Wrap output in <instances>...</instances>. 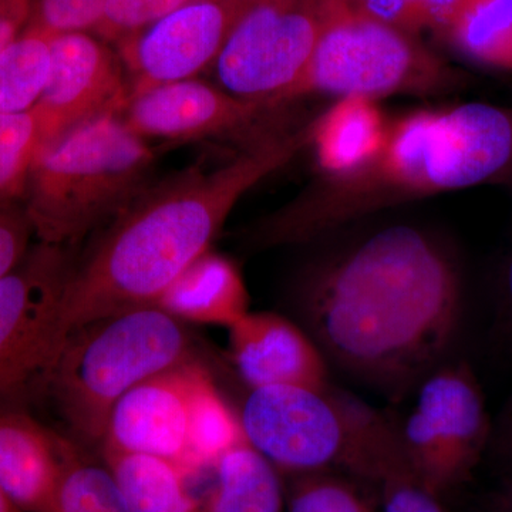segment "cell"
Wrapping results in <instances>:
<instances>
[{"label":"cell","instance_id":"obj_24","mask_svg":"<svg viewBox=\"0 0 512 512\" xmlns=\"http://www.w3.org/2000/svg\"><path fill=\"white\" fill-rule=\"evenodd\" d=\"M52 37L26 28L0 52V116L36 106L49 79Z\"/></svg>","mask_w":512,"mask_h":512},{"label":"cell","instance_id":"obj_5","mask_svg":"<svg viewBox=\"0 0 512 512\" xmlns=\"http://www.w3.org/2000/svg\"><path fill=\"white\" fill-rule=\"evenodd\" d=\"M239 419L249 446L296 476L338 467L379 484L409 463L399 427L330 386L249 390Z\"/></svg>","mask_w":512,"mask_h":512},{"label":"cell","instance_id":"obj_26","mask_svg":"<svg viewBox=\"0 0 512 512\" xmlns=\"http://www.w3.org/2000/svg\"><path fill=\"white\" fill-rule=\"evenodd\" d=\"M288 512H377L353 485L326 471L298 474L288 495Z\"/></svg>","mask_w":512,"mask_h":512},{"label":"cell","instance_id":"obj_7","mask_svg":"<svg viewBox=\"0 0 512 512\" xmlns=\"http://www.w3.org/2000/svg\"><path fill=\"white\" fill-rule=\"evenodd\" d=\"M466 74L448 66L404 32L349 0L323 29L305 69L274 101L311 94L336 97L431 96L466 84Z\"/></svg>","mask_w":512,"mask_h":512},{"label":"cell","instance_id":"obj_21","mask_svg":"<svg viewBox=\"0 0 512 512\" xmlns=\"http://www.w3.org/2000/svg\"><path fill=\"white\" fill-rule=\"evenodd\" d=\"M441 33L468 62L512 73V0H458Z\"/></svg>","mask_w":512,"mask_h":512},{"label":"cell","instance_id":"obj_32","mask_svg":"<svg viewBox=\"0 0 512 512\" xmlns=\"http://www.w3.org/2000/svg\"><path fill=\"white\" fill-rule=\"evenodd\" d=\"M32 10L33 0H0V52L25 32Z\"/></svg>","mask_w":512,"mask_h":512},{"label":"cell","instance_id":"obj_8","mask_svg":"<svg viewBox=\"0 0 512 512\" xmlns=\"http://www.w3.org/2000/svg\"><path fill=\"white\" fill-rule=\"evenodd\" d=\"M70 268L66 248L39 242L0 279V412L28 410L49 393L64 345L60 303Z\"/></svg>","mask_w":512,"mask_h":512},{"label":"cell","instance_id":"obj_17","mask_svg":"<svg viewBox=\"0 0 512 512\" xmlns=\"http://www.w3.org/2000/svg\"><path fill=\"white\" fill-rule=\"evenodd\" d=\"M156 305L183 323L229 329L249 312V295L234 262L208 251L163 293Z\"/></svg>","mask_w":512,"mask_h":512},{"label":"cell","instance_id":"obj_33","mask_svg":"<svg viewBox=\"0 0 512 512\" xmlns=\"http://www.w3.org/2000/svg\"><path fill=\"white\" fill-rule=\"evenodd\" d=\"M495 332L505 348L512 353V248L501 274Z\"/></svg>","mask_w":512,"mask_h":512},{"label":"cell","instance_id":"obj_23","mask_svg":"<svg viewBox=\"0 0 512 512\" xmlns=\"http://www.w3.org/2000/svg\"><path fill=\"white\" fill-rule=\"evenodd\" d=\"M49 512H128L103 458L62 436V474Z\"/></svg>","mask_w":512,"mask_h":512},{"label":"cell","instance_id":"obj_34","mask_svg":"<svg viewBox=\"0 0 512 512\" xmlns=\"http://www.w3.org/2000/svg\"><path fill=\"white\" fill-rule=\"evenodd\" d=\"M498 457L512 463V399L491 430L490 443Z\"/></svg>","mask_w":512,"mask_h":512},{"label":"cell","instance_id":"obj_29","mask_svg":"<svg viewBox=\"0 0 512 512\" xmlns=\"http://www.w3.org/2000/svg\"><path fill=\"white\" fill-rule=\"evenodd\" d=\"M106 5L107 0H33L28 29L50 36L94 30Z\"/></svg>","mask_w":512,"mask_h":512},{"label":"cell","instance_id":"obj_18","mask_svg":"<svg viewBox=\"0 0 512 512\" xmlns=\"http://www.w3.org/2000/svg\"><path fill=\"white\" fill-rule=\"evenodd\" d=\"M387 120L377 100L338 97L311 123V146L323 177L353 173L369 163L382 147Z\"/></svg>","mask_w":512,"mask_h":512},{"label":"cell","instance_id":"obj_4","mask_svg":"<svg viewBox=\"0 0 512 512\" xmlns=\"http://www.w3.org/2000/svg\"><path fill=\"white\" fill-rule=\"evenodd\" d=\"M153 163L146 140L120 113L64 131L42 147L26 181L23 202L35 238L56 247L76 244L143 191Z\"/></svg>","mask_w":512,"mask_h":512},{"label":"cell","instance_id":"obj_35","mask_svg":"<svg viewBox=\"0 0 512 512\" xmlns=\"http://www.w3.org/2000/svg\"><path fill=\"white\" fill-rule=\"evenodd\" d=\"M0 512H26L0 488Z\"/></svg>","mask_w":512,"mask_h":512},{"label":"cell","instance_id":"obj_12","mask_svg":"<svg viewBox=\"0 0 512 512\" xmlns=\"http://www.w3.org/2000/svg\"><path fill=\"white\" fill-rule=\"evenodd\" d=\"M130 97L119 57L87 32L52 37L49 79L35 109L49 141L103 114L121 113Z\"/></svg>","mask_w":512,"mask_h":512},{"label":"cell","instance_id":"obj_13","mask_svg":"<svg viewBox=\"0 0 512 512\" xmlns=\"http://www.w3.org/2000/svg\"><path fill=\"white\" fill-rule=\"evenodd\" d=\"M272 107L200 80H183L130 94L121 117L137 136L170 141L234 133L254 124Z\"/></svg>","mask_w":512,"mask_h":512},{"label":"cell","instance_id":"obj_6","mask_svg":"<svg viewBox=\"0 0 512 512\" xmlns=\"http://www.w3.org/2000/svg\"><path fill=\"white\" fill-rule=\"evenodd\" d=\"M194 359L185 323L160 306H140L73 332L47 394L74 434L100 446L111 410L124 394Z\"/></svg>","mask_w":512,"mask_h":512},{"label":"cell","instance_id":"obj_16","mask_svg":"<svg viewBox=\"0 0 512 512\" xmlns=\"http://www.w3.org/2000/svg\"><path fill=\"white\" fill-rule=\"evenodd\" d=\"M62 474V436L28 410L0 412V488L26 512H49Z\"/></svg>","mask_w":512,"mask_h":512},{"label":"cell","instance_id":"obj_15","mask_svg":"<svg viewBox=\"0 0 512 512\" xmlns=\"http://www.w3.org/2000/svg\"><path fill=\"white\" fill-rule=\"evenodd\" d=\"M229 330V356L249 390L323 389L328 360L308 332L274 312H248Z\"/></svg>","mask_w":512,"mask_h":512},{"label":"cell","instance_id":"obj_36","mask_svg":"<svg viewBox=\"0 0 512 512\" xmlns=\"http://www.w3.org/2000/svg\"><path fill=\"white\" fill-rule=\"evenodd\" d=\"M498 512H512V484L501 497L500 503H498Z\"/></svg>","mask_w":512,"mask_h":512},{"label":"cell","instance_id":"obj_14","mask_svg":"<svg viewBox=\"0 0 512 512\" xmlns=\"http://www.w3.org/2000/svg\"><path fill=\"white\" fill-rule=\"evenodd\" d=\"M195 362L150 377L124 394L111 410L100 450L161 457L190 470L188 419Z\"/></svg>","mask_w":512,"mask_h":512},{"label":"cell","instance_id":"obj_2","mask_svg":"<svg viewBox=\"0 0 512 512\" xmlns=\"http://www.w3.org/2000/svg\"><path fill=\"white\" fill-rule=\"evenodd\" d=\"M309 144L311 123L295 133L262 137L214 170L187 171L141 191L82 264L70 268L60 303L63 342L96 320L156 305L210 251L238 201Z\"/></svg>","mask_w":512,"mask_h":512},{"label":"cell","instance_id":"obj_30","mask_svg":"<svg viewBox=\"0 0 512 512\" xmlns=\"http://www.w3.org/2000/svg\"><path fill=\"white\" fill-rule=\"evenodd\" d=\"M33 237L35 229L23 198L0 201V279L25 261Z\"/></svg>","mask_w":512,"mask_h":512},{"label":"cell","instance_id":"obj_1","mask_svg":"<svg viewBox=\"0 0 512 512\" xmlns=\"http://www.w3.org/2000/svg\"><path fill=\"white\" fill-rule=\"evenodd\" d=\"M301 311L326 360L400 400L443 365L460 326L463 282L439 239L394 225L316 272Z\"/></svg>","mask_w":512,"mask_h":512},{"label":"cell","instance_id":"obj_25","mask_svg":"<svg viewBox=\"0 0 512 512\" xmlns=\"http://www.w3.org/2000/svg\"><path fill=\"white\" fill-rule=\"evenodd\" d=\"M46 143L49 134L35 107L0 116V201L23 198L30 168Z\"/></svg>","mask_w":512,"mask_h":512},{"label":"cell","instance_id":"obj_19","mask_svg":"<svg viewBox=\"0 0 512 512\" xmlns=\"http://www.w3.org/2000/svg\"><path fill=\"white\" fill-rule=\"evenodd\" d=\"M128 512H205L174 461L147 454L101 451Z\"/></svg>","mask_w":512,"mask_h":512},{"label":"cell","instance_id":"obj_3","mask_svg":"<svg viewBox=\"0 0 512 512\" xmlns=\"http://www.w3.org/2000/svg\"><path fill=\"white\" fill-rule=\"evenodd\" d=\"M494 184L512 185V107L473 101L413 111L387 124L369 163L322 177L249 239L259 247L299 244L392 205Z\"/></svg>","mask_w":512,"mask_h":512},{"label":"cell","instance_id":"obj_27","mask_svg":"<svg viewBox=\"0 0 512 512\" xmlns=\"http://www.w3.org/2000/svg\"><path fill=\"white\" fill-rule=\"evenodd\" d=\"M188 2L191 0H107L94 32L100 39L119 43Z\"/></svg>","mask_w":512,"mask_h":512},{"label":"cell","instance_id":"obj_28","mask_svg":"<svg viewBox=\"0 0 512 512\" xmlns=\"http://www.w3.org/2000/svg\"><path fill=\"white\" fill-rule=\"evenodd\" d=\"M458 0H359L377 19L407 33L424 29L441 32Z\"/></svg>","mask_w":512,"mask_h":512},{"label":"cell","instance_id":"obj_20","mask_svg":"<svg viewBox=\"0 0 512 512\" xmlns=\"http://www.w3.org/2000/svg\"><path fill=\"white\" fill-rule=\"evenodd\" d=\"M205 512H284L278 468L248 443L222 454Z\"/></svg>","mask_w":512,"mask_h":512},{"label":"cell","instance_id":"obj_22","mask_svg":"<svg viewBox=\"0 0 512 512\" xmlns=\"http://www.w3.org/2000/svg\"><path fill=\"white\" fill-rule=\"evenodd\" d=\"M248 443L239 413L224 399L217 384L201 363L192 367L188 464L190 470L214 467L218 458L239 444Z\"/></svg>","mask_w":512,"mask_h":512},{"label":"cell","instance_id":"obj_31","mask_svg":"<svg viewBox=\"0 0 512 512\" xmlns=\"http://www.w3.org/2000/svg\"><path fill=\"white\" fill-rule=\"evenodd\" d=\"M382 490L380 512H444L439 495L431 493L409 464L396 467L379 481Z\"/></svg>","mask_w":512,"mask_h":512},{"label":"cell","instance_id":"obj_10","mask_svg":"<svg viewBox=\"0 0 512 512\" xmlns=\"http://www.w3.org/2000/svg\"><path fill=\"white\" fill-rule=\"evenodd\" d=\"M417 390L416 406L399 427L400 439L413 473L440 497L476 466L493 424L467 363H443Z\"/></svg>","mask_w":512,"mask_h":512},{"label":"cell","instance_id":"obj_9","mask_svg":"<svg viewBox=\"0 0 512 512\" xmlns=\"http://www.w3.org/2000/svg\"><path fill=\"white\" fill-rule=\"evenodd\" d=\"M349 0H241L214 67L222 89L274 101L311 59L323 29Z\"/></svg>","mask_w":512,"mask_h":512},{"label":"cell","instance_id":"obj_11","mask_svg":"<svg viewBox=\"0 0 512 512\" xmlns=\"http://www.w3.org/2000/svg\"><path fill=\"white\" fill-rule=\"evenodd\" d=\"M241 0H191L117 43L130 94L190 80L220 55Z\"/></svg>","mask_w":512,"mask_h":512}]
</instances>
